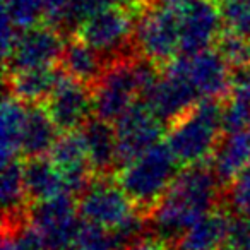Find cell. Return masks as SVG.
Listing matches in <instances>:
<instances>
[{
  "label": "cell",
  "mask_w": 250,
  "mask_h": 250,
  "mask_svg": "<svg viewBox=\"0 0 250 250\" xmlns=\"http://www.w3.org/2000/svg\"><path fill=\"white\" fill-rule=\"evenodd\" d=\"M118 4L130 9V11H134V9H137V7H144V5L147 4V0H118Z\"/></svg>",
  "instance_id": "obj_36"
},
{
  "label": "cell",
  "mask_w": 250,
  "mask_h": 250,
  "mask_svg": "<svg viewBox=\"0 0 250 250\" xmlns=\"http://www.w3.org/2000/svg\"><path fill=\"white\" fill-rule=\"evenodd\" d=\"M223 29L218 0H195L180 12V53L214 48Z\"/></svg>",
  "instance_id": "obj_13"
},
{
  "label": "cell",
  "mask_w": 250,
  "mask_h": 250,
  "mask_svg": "<svg viewBox=\"0 0 250 250\" xmlns=\"http://www.w3.org/2000/svg\"><path fill=\"white\" fill-rule=\"evenodd\" d=\"M195 0H147V4H154L160 5V7H167V9H173V11L182 12L184 9H187L188 5L194 4Z\"/></svg>",
  "instance_id": "obj_35"
},
{
  "label": "cell",
  "mask_w": 250,
  "mask_h": 250,
  "mask_svg": "<svg viewBox=\"0 0 250 250\" xmlns=\"http://www.w3.org/2000/svg\"><path fill=\"white\" fill-rule=\"evenodd\" d=\"M115 4H118V0H74L72 9H70L69 14V22H67V29H74L76 31V28L81 24V21H84L87 16Z\"/></svg>",
  "instance_id": "obj_31"
},
{
  "label": "cell",
  "mask_w": 250,
  "mask_h": 250,
  "mask_svg": "<svg viewBox=\"0 0 250 250\" xmlns=\"http://www.w3.org/2000/svg\"><path fill=\"white\" fill-rule=\"evenodd\" d=\"M178 167L180 163L173 151L167 141H161L118 168L117 180L136 208L149 214L177 178Z\"/></svg>",
  "instance_id": "obj_4"
},
{
  "label": "cell",
  "mask_w": 250,
  "mask_h": 250,
  "mask_svg": "<svg viewBox=\"0 0 250 250\" xmlns=\"http://www.w3.org/2000/svg\"><path fill=\"white\" fill-rule=\"evenodd\" d=\"M163 69L180 76L199 100H219L229 91L233 69L216 46L197 53H180Z\"/></svg>",
  "instance_id": "obj_8"
},
{
  "label": "cell",
  "mask_w": 250,
  "mask_h": 250,
  "mask_svg": "<svg viewBox=\"0 0 250 250\" xmlns=\"http://www.w3.org/2000/svg\"><path fill=\"white\" fill-rule=\"evenodd\" d=\"M50 158L62 173L67 194L81 195L91 182L93 168L79 130L63 132L50 151Z\"/></svg>",
  "instance_id": "obj_14"
},
{
  "label": "cell",
  "mask_w": 250,
  "mask_h": 250,
  "mask_svg": "<svg viewBox=\"0 0 250 250\" xmlns=\"http://www.w3.org/2000/svg\"><path fill=\"white\" fill-rule=\"evenodd\" d=\"M231 214L214 208L194 223L178 240V250H218L225 245Z\"/></svg>",
  "instance_id": "obj_18"
},
{
  "label": "cell",
  "mask_w": 250,
  "mask_h": 250,
  "mask_svg": "<svg viewBox=\"0 0 250 250\" xmlns=\"http://www.w3.org/2000/svg\"><path fill=\"white\" fill-rule=\"evenodd\" d=\"M2 209H4V228L24 223V208L28 202V192L24 184V170L19 160L2 163Z\"/></svg>",
  "instance_id": "obj_24"
},
{
  "label": "cell",
  "mask_w": 250,
  "mask_h": 250,
  "mask_svg": "<svg viewBox=\"0 0 250 250\" xmlns=\"http://www.w3.org/2000/svg\"><path fill=\"white\" fill-rule=\"evenodd\" d=\"M163 243L156 235H141L136 240H132L130 243L124 247L122 250H165Z\"/></svg>",
  "instance_id": "obj_34"
},
{
  "label": "cell",
  "mask_w": 250,
  "mask_h": 250,
  "mask_svg": "<svg viewBox=\"0 0 250 250\" xmlns=\"http://www.w3.org/2000/svg\"><path fill=\"white\" fill-rule=\"evenodd\" d=\"M65 42L62 31L52 24L19 29L11 53L4 60L5 77L14 72L40 67H55L62 59Z\"/></svg>",
  "instance_id": "obj_9"
},
{
  "label": "cell",
  "mask_w": 250,
  "mask_h": 250,
  "mask_svg": "<svg viewBox=\"0 0 250 250\" xmlns=\"http://www.w3.org/2000/svg\"><path fill=\"white\" fill-rule=\"evenodd\" d=\"M250 125V63L235 67L229 91L223 104V127L226 132L247 129Z\"/></svg>",
  "instance_id": "obj_22"
},
{
  "label": "cell",
  "mask_w": 250,
  "mask_h": 250,
  "mask_svg": "<svg viewBox=\"0 0 250 250\" xmlns=\"http://www.w3.org/2000/svg\"><path fill=\"white\" fill-rule=\"evenodd\" d=\"M225 134L219 100H201L167 129V144L182 167L211 160Z\"/></svg>",
  "instance_id": "obj_3"
},
{
  "label": "cell",
  "mask_w": 250,
  "mask_h": 250,
  "mask_svg": "<svg viewBox=\"0 0 250 250\" xmlns=\"http://www.w3.org/2000/svg\"><path fill=\"white\" fill-rule=\"evenodd\" d=\"M218 250H231V249H228V247H225V245H223L221 249H218Z\"/></svg>",
  "instance_id": "obj_37"
},
{
  "label": "cell",
  "mask_w": 250,
  "mask_h": 250,
  "mask_svg": "<svg viewBox=\"0 0 250 250\" xmlns=\"http://www.w3.org/2000/svg\"><path fill=\"white\" fill-rule=\"evenodd\" d=\"M143 101L165 124L170 125L201 100L180 76L163 69L158 81L144 94Z\"/></svg>",
  "instance_id": "obj_15"
},
{
  "label": "cell",
  "mask_w": 250,
  "mask_h": 250,
  "mask_svg": "<svg viewBox=\"0 0 250 250\" xmlns=\"http://www.w3.org/2000/svg\"><path fill=\"white\" fill-rule=\"evenodd\" d=\"M77 209L83 221L110 231L118 229L136 212H139L118 180H111L108 175L91 178L87 187L81 192Z\"/></svg>",
  "instance_id": "obj_7"
},
{
  "label": "cell",
  "mask_w": 250,
  "mask_h": 250,
  "mask_svg": "<svg viewBox=\"0 0 250 250\" xmlns=\"http://www.w3.org/2000/svg\"><path fill=\"white\" fill-rule=\"evenodd\" d=\"M57 132L59 127L46 108H43L42 104H28V117L21 141V156L38 158L50 154L59 139Z\"/></svg>",
  "instance_id": "obj_20"
},
{
  "label": "cell",
  "mask_w": 250,
  "mask_h": 250,
  "mask_svg": "<svg viewBox=\"0 0 250 250\" xmlns=\"http://www.w3.org/2000/svg\"><path fill=\"white\" fill-rule=\"evenodd\" d=\"M219 192L221 182L211 167H185L147 214L151 233L161 242H178L197 219L216 208Z\"/></svg>",
  "instance_id": "obj_1"
},
{
  "label": "cell",
  "mask_w": 250,
  "mask_h": 250,
  "mask_svg": "<svg viewBox=\"0 0 250 250\" xmlns=\"http://www.w3.org/2000/svg\"><path fill=\"white\" fill-rule=\"evenodd\" d=\"M22 170L28 199L33 202L48 201L57 195L67 194L62 173L50 156L28 158V161L22 165Z\"/></svg>",
  "instance_id": "obj_21"
},
{
  "label": "cell",
  "mask_w": 250,
  "mask_h": 250,
  "mask_svg": "<svg viewBox=\"0 0 250 250\" xmlns=\"http://www.w3.org/2000/svg\"><path fill=\"white\" fill-rule=\"evenodd\" d=\"M226 197L235 214L250 221V165L228 185Z\"/></svg>",
  "instance_id": "obj_30"
},
{
  "label": "cell",
  "mask_w": 250,
  "mask_h": 250,
  "mask_svg": "<svg viewBox=\"0 0 250 250\" xmlns=\"http://www.w3.org/2000/svg\"><path fill=\"white\" fill-rule=\"evenodd\" d=\"M45 103L60 132L79 130L94 113L93 87L74 79L63 70Z\"/></svg>",
  "instance_id": "obj_12"
},
{
  "label": "cell",
  "mask_w": 250,
  "mask_h": 250,
  "mask_svg": "<svg viewBox=\"0 0 250 250\" xmlns=\"http://www.w3.org/2000/svg\"><path fill=\"white\" fill-rule=\"evenodd\" d=\"M29 223L45 242L46 250H72L83 218L72 195H57L36 202L29 211Z\"/></svg>",
  "instance_id": "obj_10"
},
{
  "label": "cell",
  "mask_w": 250,
  "mask_h": 250,
  "mask_svg": "<svg viewBox=\"0 0 250 250\" xmlns=\"http://www.w3.org/2000/svg\"><path fill=\"white\" fill-rule=\"evenodd\" d=\"M72 250H120V245L113 231L83 221Z\"/></svg>",
  "instance_id": "obj_27"
},
{
  "label": "cell",
  "mask_w": 250,
  "mask_h": 250,
  "mask_svg": "<svg viewBox=\"0 0 250 250\" xmlns=\"http://www.w3.org/2000/svg\"><path fill=\"white\" fill-rule=\"evenodd\" d=\"M86 146L89 163L94 173L110 175L111 170L118 168L117 132L115 125L103 118L91 117L79 129Z\"/></svg>",
  "instance_id": "obj_16"
},
{
  "label": "cell",
  "mask_w": 250,
  "mask_h": 250,
  "mask_svg": "<svg viewBox=\"0 0 250 250\" xmlns=\"http://www.w3.org/2000/svg\"><path fill=\"white\" fill-rule=\"evenodd\" d=\"M74 0H45V21L59 28L60 31L67 29L69 14Z\"/></svg>",
  "instance_id": "obj_33"
},
{
  "label": "cell",
  "mask_w": 250,
  "mask_h": 250,
  "mask_svg": "<svg viewBox=\"0 0 250 250\" xmlns=\"http://www.w3.org/2000/svg\"><path fill=\"white\" fill-rule=\"evenodd\" d=\"M161 72L146 59L124 57L108 63L93 86L94 115L115 124L134 106L158 81Z\"/></svg>",
  "instance_id": "obj_2"
},
{
  "label": "cell",
  "mask_w": 250,
  "mask_h": 250,
  "mask_svg": "<svg viewBox=\"0 0 250 250\" xmlns=\"http://www.w3.org/2000/svg\"><path fill=\"white\" fill-rule=\"evenodd\" d=\"M134 50L153 62L167 65L180 55V12L146 4L136 18Z\"/></svg>",
  "instance_id": "obj_5"
},
{
  "label": "cell",
  "mask_w": 250,
  "mask_h": 250,
  "mask_svg": "<svg viewBox=\"0 0 250 250\" xmlns=\"http://www.w3.org/2000/svg\"><path fill=\"white\" fill-rule=\"evenodd\" d=\"M113 125L117 132L118 168L161 143V137L167 132V124L143 100L125 111Z\"/></svg>",
  "instance_id": "obj_11"
},
{
  "label": "cell",
  "mask_w": 250,
  "mask_h": 250,
  "mask_svg": "<svg viewBox=\"0 0 250 250\" xmlns=\"http://www.w3.org/2000/svg\"><path fill=\"white\" fill-rule=\"evenodd\" d=\"M216 50L233 69L250 63V36L225 29L216 43Z\"/></svg>",
  "instance_id": "obj_28"
},
{
  "label": "cell",
  "mask_w": 250,
  "mask_h": 250,
  "mask_svg": "<svg viewBox=\"0 0 250 250\" xmlns=\"http://www.w3.org/2000/svg\"><path fill=\"white\" fill-rule=\"evenodd\" d=\"M250 165V127L221 137L211 158V168L221 185L228 187Z\"/></svg>",
  "instance_id": "obj_17"
},
{
  "label": "cell",
  "mask_w": 250,
  "mask_h": 250,
  "mask_svg": "<svg viewBox=\"0 0 250 250\" xmlns=\"http://www.w3.org/2000/svg\"><path fill=\"white\" fill-rule=\"evenodd\" d=\"M225 29L250 36V0H218Z\"/></svg>",
  "instance_id": "obj_29"
},
{
  "label": "cell",
  "mask_w": 250,
  "mask_h": 250,
  "mask_svg": "<svg viewBox=\"0 0 250 250\" xmlns=\"http://www.w3.org/2000/svg\"><path fill=\"white\" fill-rule=\"evenodd\" d=\"M108 63L110 62L100 52H96L79 36H74L69 42H65V48L60 59L63 72L91 87L96 84Z\"/></svg>",
  "instance_id": "obj_19"
},
{
  "label": "cell",
  "mask_w": 250,
  "mask_h": 250,
  "mask_svg": "<svg viewBox=\"0 0 250 250\" xmlns=\"http://www.w3.org/2000/svg\"><path fill=\"white\" fill-rule=\"evenodd\" d=\"M2 12L19 29L31 28L45 19V0H2Z\"/></svg>",
  "instance_id": "obj_26"
},
{
  "label": "cell",
  "mask_w": 250,
  "mask_h": 250,
  "mask_svg": "<svg viewBox=\"0 0 250 250\" xmlns=\"http://www.w3.org/2000/svg\"><path fill=\"white\" fill-rule=\"evenodd\" d=\"M136 18L120 4L87 16L76 28V36L100 52L108 62L124 59L134 46Z\"/></svg>",
  "instance_id": "obj_6"
},
{
  "label": "cell",
  "mask_w": 250,
  "mask_h": 250,
  "mask_svg": "<svg viewBox=\"0 0 250 250\" xmlns=\"http://www.w3.org/2000/svg\"><path fill=\"white\" fill-rule=\"evenodd\" d=\"M62 70L55 67H40L14 72L5 77L7 89L28 104H42L55 89Z\"/></svg>",
  "instance_id": "obj_23"
},
{
  "label": "cell",
  "mask_w": 250,
  "mask_h": 250,
  "mask_svg": "<svg viewBox=\"0 0 250 250\" xmlns=\"http://www.w3.org/2000/svg\"><path fill=\"white\" fill-rule=\"evenodd\" d=\"M26 117H28V103L21 101L18 96L7 91L0 108V122H2V163L16 160L21 154V141L24 132Z\"/></svg>",
  "instance_id": "obj_25"
},
{
  "label": "cell",
  "mask_w": 250,
  "mask_h": 250,
  "mask_svg": "<svg viewBox=\"0 0 250 250\" xmlns=\"http://www.w3.org/2000/svg\"><path fill=\"white\" fill-rule=\"evenodd\" d=\"M225 247L231 250H250V221L242 216H231Z\"/></svg>",
  "instance_id": "obj_32"
}]
</instances>
